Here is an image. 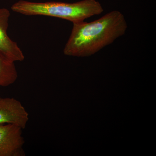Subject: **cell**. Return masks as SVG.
Instances as JSON below:
<instances>
[{
  "label": "cell",
  "instance_id": "cell-6",
  "mask_svg": "<svg viewBox=\"0 0 156 156\" xmlns=\"http://www.w3.org/2000/svg\"><path fill=\"white\" fill-rule=\"evenodd\" d=\"M17 77L14 62L0 53V87H8L14 83Z\"/></svg>",
  "mask_w": 156,
  "mask_h": 156
},
{
  "label": "cell",
  "instance_id": "cell-4",
  "mask_svg": "<svg viewBox=\"0 0 156 156\" xmlns=\"http://www.w3.org/2000/svg\"><path fill=\"white\" fill-rule=\"evenodd\" d=\"M28 120V113L20 101L13 98H0V125L12 124L23 129Z\"/></svg>",
  "mask_w": 156,
  "mask_h": 156
},
{
  "label": "cell",
  "instance_id": "cell-5",
  "mask_svg": "<svg viewBox=\"0 0 156 156\" xmlns=\"http://www.w3.org/2000/svg\"><path fill=\"white\" fill-rule=\"evenodd\" d=\"M10 16L9 10L0 9V53L14 62L22 61L25 57L22 50L7 33Z\"/></svg>",
  "mask_w": 156,
  "mask_h": 156
},
{
  "label": "cell",
  "instance_id": "cell-7",
  "mask_svg": "<svg viewBox=\"0 0 156 156\" xmlns=\"http://www.w3.org/2000/svg\"></svg>",
  "mask_w": 156,
  "mask_h": 156
},
{
  "label": "cell",
  "instance_id": "cell-2",
  "mask_svg": "<svg viewBox=\"0 0 156 156\" xmlns=\"http://www.w3.org/2000/svg\"><path fill=\"white\" fill-rule=\"evenodd\" d=\"M11 9L14 12L23 15L57 17L73 23L83 22L104 11L101 4L96 0H83L72 3L58 2H37L20 0L13 4Z\"/></svg>",
  "mask_w": 156,
  "mask_h": 156
},
{
  "label": "cell",
  "instance_id": "cell-3",
  "mask_svg": "<svg viewBox=\"0 0 156 156\" xmlns=\"http://www.w3.org/2000/svg\"><path fill=\"white\" fill-rule=\"evenodd\" d=\"M22 128L12 124L0 125V156L23 154Z\"/></svg>",
  "mask_w": 156,
  "mask_h": 156
},
{
  "label": "cell",
  "instance_id": "cell-1",
  "mask_svg": "<svg viewBox=\"0 0 156 156\" xmlns=\"http://www.w3.org/2000/svg\"><path fill=\"white\" fill-rule=\"evenodd\" d=\"M127 28L125 16L118 11L91 22L74 23L63 53L75 57L92 56L124 35Z\"/></svg>",
  "mask_w": 156,
  "mask_h": 156
}]
</instances>
